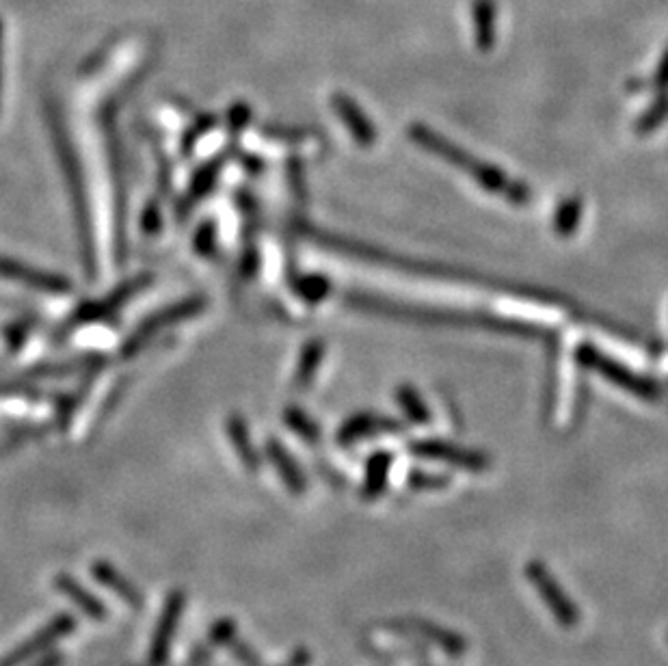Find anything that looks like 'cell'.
I'll list each match as a JSON object with an SVG mask.
<instances>
[{"label": "cell", "mask_w": 668, "mask_h": 666, "mask_svg": "<svg viewBox=\"0 0 668 666\" xmlns=\"http://www.w3.org/2000/svg\"><path fill=\"white\" fill-rule=\"evenodd\" d=\"M409 137L413 139V143H418L420 148L429 150L437 156H442L446 163L470 173V178L476 184L483 186L485 191H489L493 195H500V197L506 199V202H511L515 206H526L530 202L532 193L524 182L511 180L500 167H493L485 161H476V158L470 152L461 150L459 145H454L452 141L444 139L442 135H437L435 130L426 128L422 124H413L409 128Z\"/></svg>", "instance_id": "1"}, {"label": "cell", "mask_w": 668, "mask_h": 666, "mask_svg": "<svg viewBox=\"0 0 668 666\" xmlns=\"http://www.w3.org/2000/svg\"><path fill=\"white\" fill-rule=\"evenodd\" d=\"M576 359H578V364H582L584 368H591L599 372L601 377H606L614 385H619V388H623L625 392L645 398V401H656V398L660 396V388L656 385V381L640 377L638 372L621 366L619 362H614V359H610L608 355L599 353L593 344H580V349L576 351Z\"/></svg>", "instance_id": "2"}, {"label": "cell", "mask_w": 668, "mask_h": 666, "mask_svg": "<svg viewBox=\"0 0 668 666\" xmlns=\"http://www.w3.org/2000/svg\"><path fill=\"white\" fill-rule=\"evenodd\" d=\"M526 578L530 580V584H534V589L541 595L547 610L552 612V617L560 623V628H576L580 621V612L576 604L571 602V597L563 591V586L556 582L552 571H547L543 563L532 561L526 565Z\"/></svg>", "instance_id": "3"}, {"label": "cell", "mask_w": 668, "mask_h": 666, "mask_svg": "<svg viewBox=\"0 0 668 666\" xmlns=\"http://www.w3.org/2000/svg\"><path fill=\"white\" fill-rule=\"evenodd\" d=\"M413 455L422 459H433L442 461L454 468H463L467 472H485L489 468V459L480 452L465 450L461 446H454L448 442H437V439H424V442H416L411 446Z\"/></svg>", "instance_id": "4"}, {"label": "cell", "mask_w": 668, "mask_h": 666, "mask_svg": "<svg viewBox=\"0 0 668 666\" xmlns=\"http://www.w3.org/2000/svg\"><path fill=\"white\" fill-rule=\"evenodd\" d=\"M74 625H76V621L70 615L57 617L55 621H50L42 632H37L33 638H29V641H24L18 649H13L11 654H7L3 658V662H0V666H18L26 660H31L33 656L39 654V651H44L52 643L59 641V638L68 636L74 630Z\"/></svg>", "instance_id": "5"}, {"label": "cell", "mask_w": 668, "mask_h": 666, "mask_svg": "<svg viewBox=\"0 0 668 666\" xmlns=\"http://www.w3.org/2000/svg\"><path fill=\"white\" fill-rule=\"evenodd\" d=\"M182 608H184V593L173 591L167 597L163 617H160V621H158V628H156L154 641H152V651H150V664L152 666H163L165 664V660L169 656V649H171V641H173V636H176V630H178Z\"/></svg>", "instance_id": "6"}, {"label": "cell", "mask_w": 668, "mask_h": 666, "mask_svg": "<svg viewBox=\"0 0 668 666\" xmlns=\"http://www.w3.org/2000/svg\"><path fill=\"white\" fill-rule=\"evenodd\" d=\"M331 104L359 148H370V145H374V141H377V130H374L368 115L359 109L355 100L344 96V93H336V96L331 98Z\"/></svg>", "instance_id": "7"}, {"label": "cell", "mask_w": 668, "mask_h": 666, "mask_svg": "<svg viewBox=\"0 0 668 666\" xmlns=\"http://www.w3.org/2000/svg\"><path fill=\"white\" fill-rule=\"evenodd\" d=\"M396 625H400V628L411 632V634L420 636L426 645H429V643L437 645L439 649L446 651V654H450V656H461V654H465V649H467L465 641L459 634H454V632L444 630V628H437L435 623L411 619V621H400Z\"/></svg>", "instance_id": "8"}, {"label": "cell", "mask_w": 668, "mask_h": 666, "mask_svg": "<svg viewBox=\"0 0 668 666\" xmlns=\"http://www.w3.org/2000/svg\"><path fill=\"white\" fill-rule=\"evenodd\" d=\"M400 429H403V426H400L394 420L362 414V416H353L351 420L344 422V426L338 433V442L340 444H353V442H357V439H366V437H374V435H381V433H392V431H400Z\"/></svg>", "instance_id": "9"}, {"label": "cell", "mask_w": 668, "mask_h": 666, "mask_svg": "<svg viewBox=\"0 0 668 666\" xmlns=\"http://www.w3.org/2000/svg\"><path fill=\"white\" fill-rule=\"evenodd\" d=\"M93 576H96L98 582H102L104 586H109V589L124 599L126 604L141 608L143 604V597L137 591V586L132 584L126 576L119 574L115 567H111L109 563H96L93 565Z\"/></svg>", "instance_id": "10"}, {"label": "cell", "mask_w": 668, "mask_h": 666, "mask_svg": "<svg viewBox=\"0 0 668 666\" xmlns=\"http://www.w3.org/2000/svg\"><path fill=\"white\" fill-rule=\"evenodd\" d=\"M55 586H57V591H59V593L68 595V597L72 599V602H74L80 610L87 612V615H89L91 619H104V617H106V608H104V604L100 602V599H98V597H93L87 589H83V586H80L72 576H65V574L57 576Z\"/></svg>", "instance_id": "11"}, {"label": "cell", "mask_w": 668, "mask_h": 666, "mask_svg": "<svg viewBox=\"0 0 668 666\" xmlns=\"http://www.w3.org/2000/svg\"><path fill=\"white\" fill-rule=\"evenodd\" d=\"M0 275L11 277L20 284L33 286V288H39V290H50V292L65 290V284L61 282L59 277H50V275L39 273V271L26 269V266H18V264H13L11 260H5V258H0Z\"/></svg>", "instance_id": "12"}, {"label": "cell", "mask_w": 668, "mask_h": 666, "mask_svg": "<svg viewBox=\"0 0 668 666\" xmlns=\"http://www.w3.org/2000/svg\"><path fill=\"white\" fill-rule=\"evenodd\" d=\"M390 470H392V455L390 452H377V455H372L368 461V468H366V481H364V498L372 500V498H379L383 494V489L387 485V478H390Z\"/></svg>", "instance_id": "13"}, {"label": "cell", "mask_w": 668, "mask_h": 666, "mask_svg": "<svg viewBox=\"0 0 668 666\" xmlns=\"http://www.w3.org/2000/svg\"><path fill=\"white\" fill-rule=\"evenodd\" d=\"M474 37L478 48L489 50L496 42V7L491 0H476L474 5Z\"/></svg>", "instance_id": "14"}, {"label": "cell", "mask_w": 668, "mask_h": 666, "mask_svg": "<svg viewBox=\"0 0 668 666\" xmlns=\"http://www.w3.org/2000/svg\"><path fill=\"white\" fill-rule=\"evenodd\" d=\"M269 457L277 465L279 476L284 478V483L292 491V494H303V489H305L303 474L299 472V465L288 457V452L277 442H271L269 444Z\"/></svg>", "instance_id": "15"}, {"label": "cell", "mask_w": 668, "mask_h": 666, "mask_svg": "<svg viewBox=\"0 0 668 666\" xmlns=\"http://www.w3.org/2000/svg\"><path fill=\"white\" fill-rule=\"evenodd\" d=\"M582 212H584V202L582 197L573 195L560 202L556 215H554V230L558 236H571L578 230V225L582 221Z\"/></svg>", "instance_id": "16"}, {"label": "cell", "mask_w": 668, "mask_h": 666, "mask_svg": "<svg viewBox=\"0 0 668 666\" xmlns=\"http://www.w3.org/2000/svg\"><path fill=\"white\" fill-rule=\"evenodd\" d=\"M396 396H398L400 407H403V411L411 422H416V424H429L431 422V411L426 409V405L422 403V398L416 390L409 388V385H400Z\"/></svg>", "instance_id": "17"}, {"label": "cell", "mask_w": 668, "mask_h": 666, "mask_svg": "<svg viewBox=\"0 0 668 666\" xmlns=\"http://www.w3.org/2000/svg\"><path fill=\"white\" fill-rule=\"evenodd\" d=\"M666 117H668V93L662 91L656 98V102H653L649 109L638 117L634 130L638 132V135H649V132L658 130L664 124Z\"/></svg>", "instance_id": "18"}, {"label": "cell", "mask_w": 668, "mask_h": 666, "mask_svg": "<svg viewBox=\"0 0 668 666\" xmlns=\"http://www.w3.org/2000/svg\"><path fill=\"white\" fill-rule=\"evenodd\" d=\"M325 355V346L323 342H310L305 346V351H303V357H301V364H299V372H297V383L301 385V388H305V385H310L312 377H314V372L318 370V364H320V359H323Z\"/></svg>", "instance_id": "19"}, {"label": "cell", "mask_w": 668, "mask_h": 666, "mask_svg": "<svg viewBox=\"0 0 668 666\" xmlns=\"http://www.w3.org/2000/svg\"><path fill=\"white\" fill-rule=\"evenodd\" d=\"M230 435H232V442L238 450V455L240 459H243V463L247 465V468L253 472L258 468V457H256V452H253L251 444H249V435L245 431V426L243 422H232L230 426Z\"/></svg>", "instance_id": "20"}, {"label": "cell", "mask_w": 668, "mask_h": 666, "mask_svg": "<svg viewBox=\"0 0 668 666\" xmlns=\"http://www.w3.org/2000/svg\"><path fill=\"white\" fill-rule=\"evenodd\" d=\"M286 422L305 439V442H310V444L318 442V426L312 420H307L303 414H299V411L295 409L288 411Z\"/></svg>", "instance_id": "21"}, {"label": "cell", "mask_w": 668, "mask_h": 666, "mask_svg": "<svg viewBox=\"0 0 668 666\" xmlns=\"http://www.w3.org/2000/svg\"><path fill=\"white\" fill-rule=\"evenodd\" d=\"M409 483L416 487V489H442L444 485H448V478L446 476H437V474H413L409 478Z\"/></svg>", "instance_id": "22"}, {"label": "cell", "mask_w": 668, "mask_h": 666, "mask_svg": "<svg viewBox=\"0 0 668 666\" xmlns=\"http://www.w3.org/2000/svg\"><path fill=\"white\" fill-rule=\"evenodd\" d=\"M327 290H329V282L323 277H314L310 279V282H305V288L301 290L303 292V297L305 299H310V301H318V299H323L327 295Z\"/></svg>", "instance_id": "23"}, {"label": "cell", "mask_w": 668, "mask_h": 666, "mask_svg": "<svg viewBox=\"0 0 668 666\" xmlns=\"http://www.w3.org/2000/svg\"><path fill=\"white\" fill-rule=\"evenodd\" d=\"M651 85L656 87L658 91H666L668 89V50L664 52V57L658 65V70H656V76H653V81Z\"/></svg>", "instance_id": "24"}, {"label": "cell", "mask_w": 668, "mask_h": 666, "mask_svg": "<svg viewBox=\"0 0 668 666\" xmlns=\"http://www.w3.org/2000/svg\"><path fill=\"white\" fill-rule=\"evenodd\" d=\"M232 638H234L232 621H221L215 625V630H212V641L215 643H230Z\"/></svg>", "instance_id": "25"}, {"label": "cell", "mask_w": 668, "mask_h": 666, "mask_svg": "<svg viewBox=\"0 0 668 666\" xmlns=\"http://www.w3.org/2000/svg\"><path fill=\"white\" fill-rule=\"evenodd\" d=\"M61 654H50L44 660H39L35 666H61Z\"/></svg>", "instance_id": "26"}]
</instances>
